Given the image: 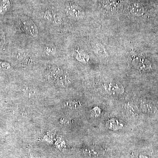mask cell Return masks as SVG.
<instances>
[{"label":"cell","instance_id":"obj_1","mask_svg":"<svg viewBox=\"0 0 158 158\" xmlns=\"http://www.w3.org/2000/svg\"><path fill=\"white\" fill-rule=\"evenodd\" d=\"M66 13L71 17L79 18L84 15V12L80 7L74 4H69L66 7Z\"/></svg>","mask_w":158,"mask_h":158},{"label":"cell","instance_id":"obj_3","mask_svg":"<svg viewBox=\"0 0 158 158\" xmlns=\"http://www.w3.org/2000/svg\"><path fill=\"white\" fill-rule=\"evenodd\" d=\"M130 12L134 16H141L145 12V9L142 4L139 3H135L132 5L130 8Z\"/></svg>","mask_w":158,"mask_h":158},{"label":"cell","instance_id":"obj_4","mask_svg":"<svg viewBox=\"0 0 158 158\" xmlns=\"http://www.w3.org/2000/svg\"><path fill=\"white\" fill-rule=\"evenodd\" d=\"M62 70L58 67H52L47 72V76L49 80L55 81L59 79L62 74Z\"/></svg>","mask_w":158,"mask_h":158},{"label":"cell","instance_id":"obj_7","mask_svg":"<svg viewBox=\"0 0 158 158\" xmlns=\"http://www.w3.org/2000/svg\"><path fill=\"white\" fill-rule=\"evenodd\" d=\"M9 5H10V4H9V0H4L3 3L0 8V10L2 12L6 11L8 7H9Z\"/></svg>","mask_w":158,"mask_h":158},{"label":"cell","instance_id":"obj_5","mask_svg":"<svg viewBox=\"0 0 158 158\" xmlns=\"http://www.w3.org/2000/svg\"><path fill=\"white\" fill-rule=\"evenodd\" d=\"M102 5L105 9L111 11H115L118 6L116 0H103Z\"/></svg>","mask_w":158,"mask_h":158},{"label":"cell","instance_id":"obj_6","mask_svg":"<svg viewBox=\"0 0 158 158\" xmlns=\"http://www.w3.org/2000/svg\"><path fill=\"white\" fill-rule=\"evenodd\" d=\"M97 52H98V56H101L102 58V56L103 57H106V52H105V50L102 48V46L101 45H99L97 46Z\"/></svg>","mask_w":158,"mask_h":158},{"label":"cell","instance_id":"obj_9","mask_svg":"<svg viewBox=\"0 0 158 158\" xmlns=\"http://www.w3.org/2000/svg\"><path fill=\"white\" fill-rule=\"evenodd\" d=\"M139 158H154L151 156L146 155H141L140 156Z\"/></svg>","mask_w":158,"mask_h":158},{"label":"cell","instance_id":"obj_2","mask_svg":"<svg viewBox=\"0 0 158 158\" xmlns=\"http://www.w3.org/2000/svg\"><path fill=\"white\" fill-rule=\"evenodd\" d=\"M23 27L26 33L32 36H36L37 34V31L36 26L32 22L29 21H23Z\"/></svg>","mask_w":158,"mask_h":158},{"label":"cell","instance_id":"obj_8","mask_svg":"<svg viewBox=\"0 0 158 158\" xmlns=\"http://www.w3.org/2000/svg\"><path fill=\"white\" fill-rule=\"evenodd\" d=\"M66 106L70 108H76L78 106H80L81 104L79 103L78 102L74 101H70L67 102L66 103Z\"/></svg>","mask_w":158,"mask_h":158}]
</instances>
